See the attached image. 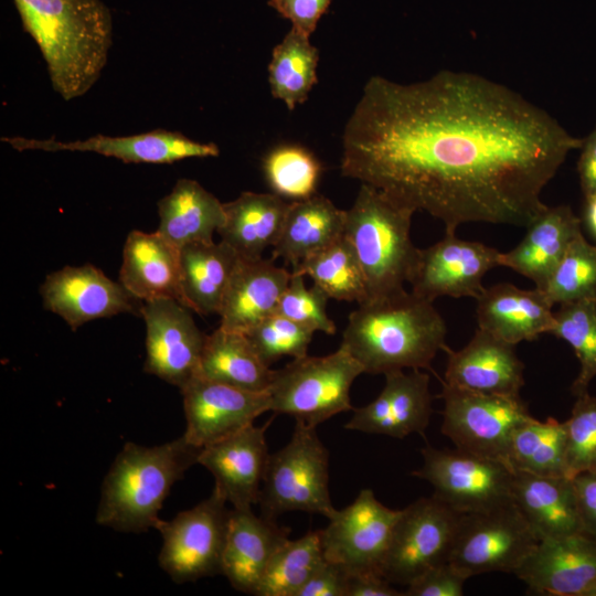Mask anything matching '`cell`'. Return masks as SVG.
<instances>
[{"label":"cell","instance_id":"b9f144b4","mask_svg":"<svg viewBox=\"0 0 596 596\" xmlns=\"http://www.w3.org/2000/svg\"><path fill=\"white\" fill-rule=\"evenodd\" d=\"M563 426L567 476L596 471V396L588 392L576 396L571 416Z\"/></svg>","mask_w":596,"mask_h":596},{"label":"cell","instance_id":"603a6c76","mask_svg":"<svg viewBox=\"0 0 596 596\" xmlns=\"http://www.w3.org/2000/svg\"><path fill=\"white\" fill-rule=\"evenodd\" d=\"M290 529L256 515L252 509L230 510L222 575L231 586L254 595L276 552L289 540Z\"/></svg>","mask_w":596,"mask_h":596},{"label":"cell","instance_id":"484cf974","mask_svg":"<svg viewBox=\"0 0 596 596\" xmlns=\"http://www.w3.org/2000/svg\"><path fill=\"white\" fill-rule=\"evenodd\" d=\"M119 281L135 299L181 302L180 249L157 231H131L124 244Z\"/></svg>","mask_w":596,"mask_h":596},{"label":"cell","instance_id":"f546056e","mask_svg":"<svg viewBox=\"0 0 596 596\" xmlns=\"http://www.w3.org/2000/svg\"><path fill=\"white\" fill-rule=\"evenodd\" d=\"M344 222L345 211L323 195L290 201L273 246V260L280 257L295 270L305 259L341 237Z\"/></svg>","mask_w":596,"mask_h":596},{"label":"cell","instance_id":"d6a6232c","mask_svg":"<svg viewBox=\"0 0 596 596\" xmlns=\"http://www.w3.org/2000/svg\"><path fill=\"white\" fill-rule=\"evenodd\" d=\"M273 371L246 336L219 327L206 336L195 376L252 392H267Z\"/></svg>","mask_w":596,"mask_h":596},{"label":"cell","instance_id":"ffe728a7","mask_svg":"<svg viewBox=\"0 0 596 596\" xmlns=\"http://www.w3.org/2000/svg\"><path fill=\"white\" fill-rule=\"evenodd\" d=\"M254 424L203 447L198 464L207 469L215 480L214 489L236 509H252L258 503L269 451L266 430Z\"/></svg>","mask_w":596,"mask_h":596},{"label":"cell","instance_id":"8fae6325","mask_svg":"<svg viewBox=\"0 0 596 596\" xmlns=\"http://www.w3.org/2000/svg\"><path fill=\"white\" fill-rule=\"evenodd\" d=\"M423 465L413 476L428 481L434 496L459 513L512 500L513 471L503 462L455 447L421 450Z\"/></svg>","mask_w":596,"mask_h":596},{"label":"cell","instance_id":"681fc988","mask_svg":"<svg viewBox=\"0 0 596 596\" xmlns=\"http://www.w3.org/2000/svg\"><path fill=\"white\" fill-rule=\"evenodd\" d=\"M404 596L381 574L348 575L347 596Z\"/></svg>","mask_w":596,"mask_h":596},{"label":"cell","instance_id":"836d02e7","mask_svg":"<svg viewBox=\"0 0 596 596\" xmlns=\"http://www.w3.org/2000/svg\"><path fill=\"white\" fill-rule=\"evenodd\" d=\"M319 52L309 36L292 29L272 53L268 83L272 95L285 103L289 110L308 99L317 84Z\"/></svg>","mask_w":596,"mask_h":596},{"label":"cell","instance_id":"f6af8a7d","mask_svg":"<svg viewBox=\"0 0 596 596\" xmlns=\"http://www.w3.org/2000/svg\"><path fill=\"white\" fill-rule=\"evenodd\" d=\"M331 2L332 0H269L268 4L289 20L292 29L310 36Z\"/></svg>","mask_w":596,"mask_h":596},{"label":"cell","instance_id":"4dcf8cb0","mask_svg":"<svg viewBox=\"0 0 596 596\" xmlns=\"http://www.w3.org/2000/svg\"><path fill=\"white\" fill-rule=\"evenodd\" d=\"M179 249L181 304L202 316L219 313L240 256L222 241Z\"/></svg>","mask_w":596,"mask_h":596},{"label":"cell","instance_id":"5bb4252c","mask_svg":"<svg viewBox=\"0 0 596 596\" xmlns=\"http://www.w3.org/2000/svg\"><path fill=\"white\" fill-rule=\"evenodd\" d=\"M190 308L175 299L145 301V372L181 389L199 370L206 336L195 324Z\"/></svg>","mask_w":596,"mask_h":596},{"label":"cell","instance_id":"ba28073f","mask_svg":"<svg viewBox=\"0 0 596 596\" xmlns=\"http://www.w3.org/2000/svg\"><path fill=\"white\" fill-rule=\"evenodd\" d=\"M539 539L514 502L460 513L449 562L470 577L514 573Z\"/></svg>","mask_w":596,"mask_h":596},{"label":"cell","instance_id":"f907efd6","mask_svg":"<svg viewBox=\"0 0 596 596\" xmlns=\"http://www.w3.org/2000/svg\"><path fill=\"white\" fill-rule=\"evenodd\" d=\"M584 223L596 240V196L585 200Z\"/></svg>","mask_w":596,"mask_h":596},{"label":"cell","instance_id":"ac0fdd59","mask_svg":"<svg viewBox=\"0 0 596 596\" xmlns=\"http://www.w3.org/2000/svg\"><path fill=\"white\" fill-rule=\"evenodd\" d=\"M43 306L60 316L72 330L88 321L134 312L136 300L103 270L85 264L65 266L49 274L40 287Z\"/></svg>","mask_w":596,"mask_h":596},{"label":"cell","instance_id":"9a60e30c","mask_svg":"<svg viewBox=\"0 0 596 596\" xmlns=\"http://www.w3.org/2000/svg\"><path fill=\"white\" fill-rule=\"evenodd\" d=\"M187 421L184 437L203 448L254 424L270 411L267 392H252L194 376L180 389Z\"/></svg>","mask_w":596,"mask_h":596},{"label":"cell","instance_id":"60d3db41","mask_svg":"<svg viewBox=\"0 0 596 596\" xmlns=\"http://www.w3.org/2000/svg\"><path fill=\"white\" fill-rule=\"evenodd\" d=\"M313 333L277 312L244 332L268 366L283 356L296 359L307 355Z\"/></svg>","mask_w":596,"mask_h":596},{"label":"cell","instance_id":"cb8c5ba5","mask_svg":"<svg viewBox=\"0 0 596 596\" xmlns=\"http://www.w3.org/2000/svg\"><path fill=\"white\" fill-rule=\"evenodd\" d=\"M552 307L539 288L526 290L500 283L485 288L477 298L478 328L513 345L532 341L552 331Z\"/></svg>","mask_w":596,"mask_h":596},{"label":"cell","instance_id":"2e32d148","mask_svg":"<svg viewBox=\"0 0 596 596\" xmlns=\"http://www.w3.org/2000/svg\"><path fill=\"white\" fill-rule=\"evenodd\" d=\"M500 252L480 242L465 241L456 233L421 249L411 280L412 292L434 301L440 296L478 298L483 276L499 266Z\"/></svg>","mask_w":596,"mask_h":596},{"label":"cell","instance_id":"8d00e7d4","mask_svg":"<svg viewBox=\"0 0 596 596\" xmlns=\"http://www.w3.org/2000/svg\"><path fill=\"white\" fill-rule=\"evenodd\" d=\"M324 560L321 530L289 539L270 560L254 595L297 596Z\"/></svg>","mask_w":596,"mask_h":596},{"label":"cell","instance_id":"30bf717a","mask_svg":"<svg viewBox=\"0 0 596 596\" xmlns=\"http://www.w3.org/2000/svg\"><path fill=\"white\" fill-rule=\"evenodd\" d=\"M439 397L444 400L441 433L455 447L510 468L511 437L532 417L521 397L482 394L445 383Z\"/></svg>","mask_w":596,"mask_h":596},{"label":"cell","instance_id":"ee69618b","mask_svg":"<svg viewBox=\"0 0 596 596\" xmlns=\"http://www.w3.org/2000/svg\"><path fill=\"white\" fill-rule=\"evenodd\" d=\"M470 576L451 562L426 570L414 578L404 596H461L464 584Z\"/></svg>","mask_w":596,"mask_h":596},{"label":"cell","instance_id":"6da1fadb","mask_svg":"<svg viewBox=\"0 0 596 596\" xmlns=\"http://www.w3.org/2000/svg\"><path fill=\"white\" fill-rule=\"evenodd\" d=\"M582 143L547 111L478 74L446 70L411 84L375 75L344 127L340 169L440 220L445 233L467 222L526 227Z\"/></svg>","mask_w":596,"mask_h":596},{"label":"cell","instance_id":"74e56055","mask_svg":"<svg viewBox=\"0 0 596 596\" xmlns=\"http://www.w3.org/2000/svg\"><path fill=\"white\" fill-rule=\"evenodd\" d=\"M554 319L550 333L565 340L581 364L572 384L573 394L578 396L588 392V385L596 376V299L562 304Z\"/></svg>","mask_w":596,"mask_h":596},{"label":"cell","instance_id":"83f0119b","mask_svg":"<svg viewBox=\"0 0 596 596\" xmlns=\"http://www.w3.org/2000/svg\"><path fill=\"white\" fill-rule=\"evenodd\" d=\"M511 494L539 541L583 534L572 478L513 471Z\"/></svg>","mask_w":596,"mask_h":596},{"label":"cell","instance_id":"4fadbf2b","mask_svg":"<svg viewBox=\"0 0 596 596\" xmlns=\"http://www.w3.org/2000/svg\"><path fill=\"white\" fill-rule=\"evenodd\" d=\"M401 512L381 503L371 489H362L352 503L336 510L321 530L324 558L348 575H382Z\"/></svg>","mask_w":596,"mask_h":596},{"label":"cell","instance_id":"7402d4cb","mask_svg":"<svg viewBox=\"0 0 596 596\" xmlns=\"http://www.w3.org/2000/svg\"><path fill=\"white\" fill-rule=\"evenodd\" d=\"M514 347L478 328L462 349L454 351L445 345L443 383L482 394L520 397L524 365Z\"/></svg>","mask_w":596,"mask_h":596},{"label":"cell","instance_id":"1f68e13d","mask_svg":"<svg viewBox=\"0 0 596 596\" xmlns=\"http://www.w3.org/2000/svg\"><path fill=\"white\" fill-rule=\"evenodd\" d=\"M157 232L178 248L196 242H212L225 219L224 203L199 182L179 179L158 202Z\"/></svg>","mask_w":596,"mask_h":596},{"label":"cell","instance_id":"bcb514c9","mask_svg":"<svg viewBox=\"0 0 596 596\" xmlns=\"http://www.w3.org/2000/svg\"><path fill=\"white\" fill-rule=\"evenodd\" d=\"M348 574L324 560L297 593V596H347Z\"/></svg>","mask_w":596,"mask_h":596},{"label":"cell","instance_id":"ab89813d","mask_svg":"<svg viewBox=\"0 0 596 596\" xmlns=\"http://www.w3.org/2000/svg\"><path fill=\"white\" fill-rule=\"evenodd\" d=\"M543 291L553 305L596 299V246L583 234L572 242Z\"/></svg>","mask_w":596,"mask_h":596},{"label":"cell","instance_id":"e0dca14e","mask_svg":"<svg viewBox=\"0 0 596 596\" xmlns=\"http://www.w3.org/2000/svg\"><path fill=\"white\" fill-rule=\"evenodd\" d=\"M1 141L19 151H82L113 157L126 163H172L187 158L217 157L213 142H198L181 132L155 129L129 136L95 135L84 140L61 141L55 138L35 139L2 137Z\"/></svg>","mask_w":596,"mask_h":596},{"label":"cell","instance_id":"f1b7e54d","mask_svg":"<svg viewBox=\"0 0 596 596\" xmlns=\"http://www.w3.org/2000/svg\"><path fill=\"white\" fill-rule=\"evenodd\" d=\"M290 201L276 193L242 192L224 203L225 219L217 230L221 241L241 258H260L280 235Z\"/></svg>","mask_w":596,"mask_h":596},{"label":"cell","instance_id":"7dc6e473","mask_svg":"<svg viewBox=\"0 0 596 596\" xmlns=\"http://www.w3.org/2000/svg\"><path fill=\"white\" fill-rule=\"evenodd\" d=\"M583 534L596 541V471L572 477Z\"/></svg>","mask_w":596,"mask_h":596},{"label":"cell","instance_id":"d4e9b609","mask_svg":"<svg viewBox=\"0 0 596 596\" xmlns=\"http://www.w3.org/2000/svg\"><path fill=\"white\" fill-rule=\"evenodd\" d=\"M290 276L291 272L277 267L273 259L240 257L217 313L220 327L244 333L276 313Z\"/></svg>","mask_w":596,"mask_h":596},{"label":"cell","instance_id":"f35d334b","mask_svg":"<svg viewBox=\"0 0 596 596\" xmlns=\"http://www.w3.org/2000/svg\"><path fill=\"white\" fill-rule=\"evenodd\" d=\"M263 170L274 193L289 201L316 194L321 175L319 160L299 145H279L263 160Z\"/></svg>","mask_w":596,"mask_h":596},{"label":"cell","instance_id":"9c48e42d","mask_svg":"<svg viewBox=\"0 0 596 596\" xmlns=\"http://www.w3.org/2000/svg\"><path fill=\"white\" fill-rule=\"evenodd\" d=\"M213 489L211 496L172 520H160L162 536L159 565L177 584L222 574L230 510Z\"/></svg>","mask_w":596,"mask_h":596},{"label":"cell","instance_id":"d590c367","mask_svg":"<svg viewBox=\"0 0 596 596\" xmlns=\"http://www.w3.org/2000/svg\"><path fill=\"white\" fill-rule=\"evenodd\" d=\"M291 272L309 276L329 298L358 301L359 305L368 299L361 265L344 234Z\"/></svg>","mask_w":596,"mask_h":596},{"label":"cell","instance_id":"7a4b0ae2","mask_svg":"<svg viewBox=\"0 0 596 596\" xmlns=\"http://www.w3.org/2000/svg\"><path fill=\"white\" fill-rule=\"evenodd\" d=\"M13 1L53 89L66 102L85 95L100 77L113 43L107 6L100 0Z\"/></svg>","mask_w":596,"mask_h":596},{"label":"cell","instance_id":"44dd1931","mask_svg":"<svg viewBox=\"0 0 596 596\" xmlns=\"http://www.w3.org/2000/svg\"><path fill=\"white\" fill-rule=\"evenodd\" d=\"M384 375L381 393L371 403L353 408L344 428L400 439L413 433L423 435L433 413L428 374L414 369Z\"/></svg>","mask_w":596,"mask_h":596},{"label":"cell","instance_id":"52a82bcc","mask_svg":"<svg viewBox=\"0 0 596 596\" xmlns=\"http://www.w3.org/2000/svg\"><path fill=\"white\" fill-rule=\"evenodd\" d=\"M257 504L260 515L269 520L292 511L328 519L334 513L329 491V451L316 427L296 422L290 440L269 455Z\"/></svg>","mask_w":596,"mask_h":596},{"label":"cell","instance_id":"7bdbcfd3","mask_svg":"<svg viewBox=\"0 0 596 596\" xmlns=\"http://www.w3.org/2000/svg\"><path fill=\"white\" fill-rule=\"evenodd\" d=\"M304 277L291 272L276 312L313 332L334 334L336 324L326 310L328 295L315 284L310 288L306 287Z\"/></svg>","mask_w":596,"mask_h":596},{"label":"cell","instance_id":"4316f807","mask_svg":"<svg viewBox=\"0 0 596 596\" xmlns=\"http://www.w3.org/2000/svg\"><path fill=\"white\" fill-rule=\"evenodd\" d=\"M526 228L513 249L500 253L499 266L530 278L543 290L572 242L582 234V220L568 205L547 206Z\"/></svg>","mask_w":596,"mask_h":596},{"label":"cell","instance_id":"8992f818","mask_svg":"<svg viewBox=\"0 0 596 596\" xmlns=\"http://www.w3.org/2000/svg\"><path fill=\"white\" fill-rule=\"evenodd\" d=\"M361 373L362 365L342 345L324 356L296 358L273 371L267 390L270 411L317 427L339 413L353 411L350 390Z\"/></svg>","mask_w":596,"mask_h":596},{"label":"cell","instance_id":"277c9868","mask_svg":"<svg viewBox=\"0 0 596 596\" xmlns=\"http://www.w3.org/2000/svg\"><path fill=\"white\" fill-rule=\"evenodd\" d=\"M201 449L184 435L153 447L126 443L103 481L96 523L119 532L156 529L172 486L198 464Z\"/></svg>","mask_w":596,"mask_h":596},{"label":"cell","instance_id":"c3c4849f","mask_svg":"<svg viewBox=\"0 0 596 596\" xmlns=\"http://www.w3.org/2000/svg\"><path fill=\"white\" fill-rule=\"evenodd\" d=\"M577 162L581 189L585 200L596 196V126L583 139Z\"/></svg>","mask_w":596,"mask_h":596},{"label":"cell","instance_id":"e575fe53","mask_svg":"<svg viewBox=\"0 0 596 596\" xmlns=\"http://www.w3.org/2000/svg\"><path fill=\"white\" fill-rule=\"evenodd\" d=\"M509 466L512 471L568 477L563 423L552 417L542 422L533 416L522 423L511 437Z\"/></svg>","mask_w":596,"mask_h":596},{"label":"cell","instance_id":"5b68a950","mask_svg":"<svg viewBox=\"0 0 596 596\" xmlns=\"http://www.w3.org/2000/svg\"><path fill=\"white\" fill-rule=\"evenodd\" d=\"M414 211L379 189L361 183L353 205L345 211L344 236L361 265L366 300L404 291L417 267L421 249L409 231Z\"/></svg>","mask_w":596,"mask_h":596},{"label":"cell","instance_id":"d6986e66","mask_svg":"<svg viewBox=\"0 0 596 596\" xmlns=\"http://www.w3.org/2000/svg\"><path fill=\"white\" fill-rule=\"evenodd\" d=\"M513 574L530 594L596 596V541L581 533L541 540Z\"/></svg>","mask_w":596,"mask_h":596},{"label":"cell","instance_id":"7c38bea8","mask_svg":"<svg viewBox=\"0 0 596 596\" xmlns=\"http://www.w3.org/2000/svg\"><path fill=\"white\" fill-rule=\"evenodd\" d=\"M460 513L432 494L405 509L395 524L382 566L390 582L408 585L426 570L448 562Z\"/></svg>","mask_w":596,"mask_h":596},{"label":"cell","instance_id":"3957f363","mask_svg":"<svg viewBox=\"0 0 596 596\" xmlns=\"http://www.w3.org/2000/svg\"><path fill=\"white\" fill-rule=\"evenodd\" d=\"M446 324L433 301L406 290L366 300L352 311L341 344L364 373L385 374L404 369L432 370L444 350Z\"/></svg>","mask_w":596,"mask_h":596}]
</instances>
